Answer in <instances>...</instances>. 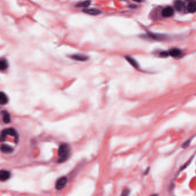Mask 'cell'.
Returning a JSON list of instances; mask_svg holds the SVG:
<instances>
[{
    "instance_id": "obj_1",
    "label": "cell",
    "mask_w": 196,
    "mask_h": 196,
    "mask_svg": "<svg viewBox=\"0 0 196 196\" xmlns=\"http://www.w3.org/2000/svg\"><path fill=\"white\" fill-rule=\"evenodd\" d=\"M70 153V147L66 143H62L60 145L58 149V155L59 158L58 162L62 163L67 159Z\"/></svg>"
},
{
    "instance_id": "obj_2",
    "label": "cell",
    "mask_w": 196,
    "mask_h": 196,
    "mask_svg": "<svg viewBox=\"0 0 196 196\" xmlns=\"http://www.w3.org/2000/svg\"><path fill=\"white\" fill-rule=\"evenodd\" d=\"M12 136L13 137H15V138L16 142H17V140H18V136H17V132L15 130V129H13V128H8V129H6L5 130H4L2 132H1V141L3 142L5 140V138L6 137V136Z\"/></svg>"
},
{
    "instance_id": "obj_3",
    "label": "cell",
    "mask_w": 196,
    "mask_h": 196,
    "mask_svg": "<svg viewBox=\"0 0 196 196\" xmlns=\"http://www.w3.org/2000/svg\"><path fill=\"white\" fill-rule=\"evenodd\" d=\"M67 182H68V179L66 177H62L56 182L55 188L57 190H61L66 186Z\"/></svg>"
},
{
    "instance_id": "obj_4",
    "label": "cell",
    "mask_w": 196,
    "mask_h": 196,
    "mask_svg": "<svg viewBox=\"0 0 196 196\" xmlns=\"http://www.w3.org/2000/svg\"><path fill=\"white\" fill-rule=\"evenodd\" d=\"M168 55L171 56L173 58H179L182 55V51L178 48H173L171 49L168 52Z\"/></svg>"
},
{
    "instance_id": "obj_5",
    "label": "cell",
    "mask_w": 196,
    "mask_h": 196,
    "mask_svg": "<svg viewBox=\"0 0 196 196\" xmlns=\"http://www.w3.org/2000/svg\"><path fill=\"white\" fill-rule=\"evenodd\" d=\"M11 173L5 170H1L0 171V180L1 181H6L11 177Z\"/></svg>"
},
{
    "instance_id": "obj_6",
    "label": "cell",
    "mask_w": 196,
    "mask_h": 196,
    "mask_svg": "<svg viewBox=\"0 0 196 196\" xmlns=\"http://www.w3.org/2000/svg\"><path fill=\"white\" fill-rule=\"evenodd\" d=\"M162 14L165 17H170L174 15V9L170 6L166 7L162 11Z\"/></svg>"
},
{
    "instance_id": "obj_7",
    "label": "cell",
    "mask_w": 196,
    "mask_h": 196,
    "mask_svg": "<svg viewBox=\"0 0 196 196\" xmlns=\"http://www.w3.org/2000/svg\"><path fill=\"white\" fill-rule=\"evenodd\" d=\"M83 12H85L86 14L91 15H100L101 13V11L97 9H85L83 11Z\"/></svg>"
},
{
    "instance_id": "obj_8",
    "label": "cell",
    "mask_w": 196,
    "mask_h": 196,
    "mask_svg": "<svg viewBox=\"0 0 196 196\" xmlns=\"http://www.w3.org/2000/svg\"><path fill=\"white\" fill-rule=\"evenodd\" d=\"M175 8L179 12H182L185 9V4L181 0H177L174 3Z\"/></svg>"
},
{
    "instance_id": "obj_9",
    "label": "cell",
    "mask_w": 196,
    "mask_h": 196,
    "mask_svg": "<svg viewBox=\"0 0 196 196\" xmlns=\"http://www.w3.org/2000/svg\"><path fill=\"white\" fill-rule=\"evenodd\" d=\"M71 58L75 60L81 61H86L88 59V57L87 56H85L84 55H81V54H76V55H72Z\"/></svg>"
},
{
    "instance_id": "obj_10",
    "label": "cell",
    "mask_w": 196,
    "mask_h": 196,
    "mask_svg": "<svg viewBox=\"0 0 196 196\" xmlns=\"http://www.w3.org/2000/svg\"><path fill=\"white\" fill-rule=\"evenodd\" d=\"M1 151L2 152L6 153V154L11 153L13 151V149L11 146H9L8 145H5V144H3V145H1Z\"/></svg>"
},
{
    "instance_id": "obj_11",
    "label": "cell",
    "mask_w": 196,
    "mask_h": 196,
    "mask_svg": "<svg viewBox=\"0 0 196 196\" xmlns=\"http://www.w3.org/2000/svg\"><path fill=\"white\" fill-rule=\"evenodd\" d=\"M187 10L190 13H194L196 12V2L190 1L187 6Z\"/></svg>"
},
{
    "instance_id": "obj_12",
    "label": "cell",
    "mask_w": 196,
    "mask_h": 196,
    "mask_svg": "<svg viewBox=\"0 0 196 196\" xmlns=\"http://www.w3.org/2000/svg\"><path fill=\"white\" fill-rule=\"evenodd\" d=\"M2 115V118L4 123H9L11 122V115L9 112H8L6 111H3Z\"/></svg>"
},
{
    "instance_id": "obj_13",
    "label": "cell",
    "mask_w": 196,
    "mask_h": 196,
    "mask_svg": "<svg viewBox=\"0 0 196 196\" xmlns=\"http://www.w3.org/2000/svg\"><path fill=\"white\" fill-rule=\"evenodd\" d=\"M125 58H126V60L128 61V62L131 65H132L134 67H135V68H139V64L137 63V62L134 58H132V57H130V56H126Z\"/></svg>"
},
{
    "instance_id": "obj_14",
    "label": "cell",
    "mask_w": 196,
    "mask_h": 196,
    "mask_svg": "<svg viewBox=\"0 0 196 196\" xmlns=\"http://www.w3.org/2000/svg\"><path fill=\"white\" fill-rule=\"evenodd\" d=\"M8 98L6 95L1 92L0 93V103L1 105H5L8 103Z\"/></svg>"
},
{
    "instance_id": "obj_15",
    "label": "cell",
    "mask_w": 196,
    "mask_h": 196,
    "mask_svg": "<svg viewBox=\"0 0 196 196\" xmlns=\"http://www.w3.org/2000/svg\"><path fill=\"white\" fill-rule=\"evenodd\" d=\"M8 67V63L6 59H1L0 61V69L1 71L6 70Z\"/></svg>"
},
{
    "instance_id": "obj_16",
    "label": "cell",
    "mask_w": 196,
    "mask_h": 196,
    "mask_svg": "<svg viewBox=\"0 0 196 196\" xmlns=\"http://www.w3.org/2000/svg\"><path fill=\"white\" fill-rule=\"evenodd\" d=\"M149 37H151L152 39L154 40H164L165 39V36L163 35H160V34H155L154 33H150L149 34Z\"/></svg>"
},
{
    "instance_id": "obj_17",
    "label": "cell",
    "mask_w": 196,
    "mask_h": 196,
    "mask_svg": "<svg viewBox=\"0 0 196 196\" xmlns=\"http://www.w3.org/2000/svg\"><path fill=\"white\" fill-rule=\"evenodd\" d=\"M91 4V1H83V2H79L77 4V6H79V7H83V8H86L88 6H89Z\"/></svg>"
},
{
    "instance_id": "obj_18",
    "label": "cell",
    "mask_w": 196,
    "mask_h": 196,
    "mask_svg": "<svg viewBox=\"0 0 196 196\" xmlns=\"http://www.w3.org/2000/svg\"><path fill=\"white\" fill-rule=\"evenodd\" d=\"M129 192H130L129 190L128 189L126 188V189L123 190V191H122V192L121 195V196H128L129 195Z\"/></svg>"
},
{
    "instance_id": "obj_19",
    "label": "cell",
    "mask_w": 196,
    "mask_h": 196,
    "mask_svg": "<svg viewBox=\"0 0 196 196\" xmlns=\"http://www.w3.org/2000/svg\"><path fill=\"white\" fill-rule=\"evenodd\" d=\"M190 142V140H188V141H186L185 143H183L182 147L183 148H187V147L189 145Z\"/></svg>"
},
{
    "instance_id": "obj_20",
    "label": "cell",
    "mask_w": 196,
    "mask_h": 196,
    "mask_svg": "<svg viewBox=\"0 0 196 196\" xmlns=\"http://www.w3.org/2000/svg\"><path fill=\"white\" fill-rule=\"evenodd\" d=\"M135 2H141L143 0H133Z\"/></svg>"
},
{
    "instance_id": "obj_21",
    "label": "cell",
    "mask_w": 196,
    "mask_h": 196,
    "mask_svg": "<svg viewBox=\"0 0 196 196\" xmlns=\"http://www.w3.org/2000/svg\"><path fill=\"white\" fill-rule=\"evenodd\" d=\"M149 169H148L147 170H146V171L144 173V174H148V173H149Z\"/></svg>"
},
{
    "instance_id": "obj_22",
    "label": "cell",
    "mask_w": 196,
    "mask_h": 196,
    "mask_svg": "<svg viewBox=\"0 0 196 196\" xmlns=\"http://www.w3.org/2000/svg\"><path fill=\"white\" fill-rule=\"evenodd\" d=\"M151 196H159L157 194H154V195H151Z\"/></svg>"
}]
</instances>
